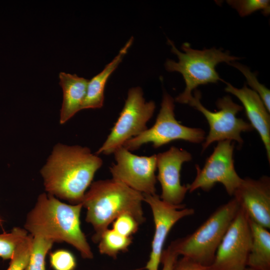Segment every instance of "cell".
<instances>
[{"mask_svg":"<svg viewBox=\"0 0 270 270\" xmlns=\"http://www.w3.org/2000/svg\"><path fill=\"white\" fill-rule=\"evenodd\" d=\"M114 154L116 164L110 167L112 178L142 194H156V154L137 156L123 146Z\"/></svg>","mask_w":270,"mask_h":270,"instance_id":"11","label":"cell"},{"mask_svg":"<svg viewBox=\"0 0 270 270\" xmlns=\"http://www.w3.org/2000/svg\"><path fill=\"white\" fill-rule=\"evenodd\" d=\"M233 196L248 218L264 228H270V178H249L242 180Z\"/></svg>","mask_w":270,"mask_h":270,"instance_id":"14","label":"cell"},{"mask_svg":"<svg viewBox=\"0 0 270 270\" xmlns=\"http://www.w3.org/2000/svg\"><path fill=\"white\" fill-rule=\"evenodd\" d=\"M3 220L0 216V226L2 227Z\"/></svg>","mask_w":270,"mask_h":270,"instance_id":"29","label":"cell"},{"mask_svg":"<svg viewBox=\"0 0 270 270\" xmlns=\"http://www.w3.org/2000/svg\"><path fill=\"white\" fill-rule=\"evenodd\" d=\"M49 256L50 266L54 270H74L76 266L75 256L67 250H57Z\"/></svg>","mask_w":270,"mask_h":270,"instance_id":"25","label":"cell"},{"mask_svg":"<svg viewBox=\"0 0 270 270\" xmlns=\"http://www.w3.org/2000/svg\"><path fill=\"white\" fill-rule=\"evenodd\" d=\"M238 70L246 77L248 84L260 98L268 112H270V90L264 85L260 84L256 74L252 72L249 68L241 64L232 62L228 64Z\"/></svg>","mask_w":270,"mask_h":270,"instance_id":"23","label":"cell"},{"mask_svg":"<svg viewBox=\"0 0 270 270\" xmlns=\"http://www.w3.org/2000/svg\"><path fill=\"white\" fill-rule=\"evenodd\" d=\"M30 254L26 270H46V258L54 242L38 236H32Z\"/></svg>","mask_w":270,"mask_h":270,"instance_id":"20","label":"cell"},{"mask_svg":"<svg viewBox=\"0 0 270 270\" xmlns=\"http://www.w3.org/2000/svg\"><path fill=\"white\" fill-rule=\"evenodd\" d=\"M227 3L236 9L241 16L262 10L264 14L270 12V1L268 0H228Z\"/></svg>","mask_w":270,"mask_h":270,"instance_id":"24","label":"cell"},{"mask_svg":"<svg viewBox=\"0 0 270 270\" xmlns=\"http://www.w3.org/2000/svg\"><path fill=\"white\" fill-rule=\"evenodd\" d=\"M134 40L130 38L118 54L99 74L88 80L86 98L82 110L101 108L104 105V91L106 82L122 61Z\"/></svg>","mask_w":270,"mask_h":270,"instance_id":"17","label":"cell"},{"mask_svg":"<svg viewBox=\"0 0 270 270\" xmlns=\"http://www.w3.org/2000/svg\"><path fill=\"white\" fill-rule=\"evenodd\" d=\"M200 96V91L195 90L188 104L204 116L210 126L208 134L202 144L203 150L214 142L229 140L242 144V132L253 130L250 123L236 116L243 107L234 102L230 96H226L217 100L218 110L212 112L202 104Z\"/></svg>","mask_w":270,"mask_h":270,"instance_id":"8","label":"cell"},{"mask_svg":"<svg viewBox=\"0 0 270 270\" xmlns=\"http://www.w3.org/2000/svg\"><path fill=\"white\" fill-rule=\"evenodd\" d=\"M174 108V98L169 94L164 93L154 124L138 136L128 140L123 146L132 151L148 143H152L154 148H158L176 140L192 143L203 142L206 138L204 131L200 128L181 124L175 118Z\"/></svg>","mask_w":270,"mask_h":270,"instance_id":"7","label":"cell"},{"mask_svg":"<svg viewBox=\"0 0 270 270\" xmlns=\"http://www.w3.org/2000/svg\"><path fill=\"white\" fill-rule=\"evenodd\" d=\"M168 42L178 61L168 59L165 63V68L168 72L180 73L186 83L184 90L176 98V101L180 104H188L192 96V91L198 86L223 81L216 70L218 64L224 62L228 64L240 59L230 56L228 51L223 52L214 48L194 50L188 42L182 44V49L184 52H182L172 40L168 39Z\"/></svg>","mask_w":270,"mask_h":270,"instance_id":"4","label":"cell"},{"mask_svg":"<svg viewBox=\"0 0 270 270\" xmlns=\"http://www.w3.org/2000/svg\"><path fill=\"white\" fill-rule=\"evenodd\" d=\"M225 91L232 94L242 104L246 115L253 128L258 132L264 146L270 162V116L262 100L253 90L246 84L238 88L226 83Z\"/></svg>","mask_w":270,"mask_h":270,"instance_id":"15","label":"cell"},{"mask_svg":"<svg viewBox=\"0 0 270 270\" xmlns=\"http://www.w3.org/2000/svg\"><path fill=\"white\" fill-rule=\"evenodd\" d=\"M245 270H253L250 268H247Z\"/></svg>","mask_w":270,"mask_h":270,"instance_id":"30","label":"cell"},{"mask_svg":"<svg viewBox=\"0 0 270 270\" xmlns=\"http://www.w3.org/2000/svg\"><path fill=\"white\" fill-rule=\"evenodd\" d=\"M240 208L238 202L233 198L218 208L192 234L173 241L170 246L178 256L210 266Z\"/></svg>","mask_w":270,"mask_h":270,"instance_id":"5","label":"cell"},{"mask_svg":"<svg viewBox=\"0 0 270 270\" xmlns=\"http://www.w3.org/2000/svg\"><path fill=\"white\" fill-rule=\"evenodd\" d=\"M178 256L170 247L164 250L161 258V263L163 265L162 270H172Z\"/></svg>","mask_w":270,"mask_h":270,"instance_id":"28","label":"cell"},{"mask_svg":"<svg viewBox=\"0 0 270 270\" xmlns=\"http://www.w3.org/2000/svg\"><path fill=\"white\" fill-rule=\"evenodd\" d=\"M172 270H209L208 267L198 264L182 256L177 260Z\"/></svg>","mask_w":270,"mask_h":270,"instance_id":"27","label":"cell"},{"mask_svg":"<svg viewBox=\"0 0 270 270\" xmlns=\"http://www.w3.org/2000/svg\"><path fill=\"white\" fill-rule=\"evenodd\" d=\"M155 108L154 102H146L140 87L130 89L119 117L96 154H114L128 140L146 130V124L152 116Z\"/></svg>","mask_w":270,"mask_h":270,"instance_id":"6","label":"cell"},{"mask_svg":"<svg viewBox=\"0 0 270 270\" xmlns=\"http://www.w3.org/2000/svg\"><path fill=\"white\" fill-rule=\"evenodd\" d=\"M32 236L28 234L17 246L6 270H26L28 265Z\"/></svg>","mask_w":270,"mask_h":270,"instance_id":"22","label":"cell"},{"mask_svg":"<svg viewBox=\"0 0 270 270\" xmlns=\"http://www.w3.org/2000/svg\"><path fill=\"white\" fill-rule=\"evenodd\" d=\"M143 195L144 201L152 210L154 224L150 258L144 269L158 270L165 241L170 230L182 218L193 215L194 210L186 208L184 204L176 206L168 204L156 194Z\"/></svg>","mask_w":270,"mask_h":270,"instance_id":"12","label":"cell"},{"mask_svg":"<svg viewBox=\"0 0 270 270\" xmlns=\"http://www.w3.org/2000/svg\"><path fill=\"white\" fill-rule=\"evenodd\" d=\"M102 164L87 147L58 144L40 170L45 190L72 204L81 203Z\"/></svg>","mask_w":270,"mask_h":270,"instance_id":"1","label":"cell"},{"mask_svg":"<svg viewBox=\"0 0 270 270\" xmlns=\"http://www.w3.org/2000/svg\"><path fill=\"white\" fill-rule=\"evenodd\" d=\"M90 186L81 203L86 210V220L95 232L94 242L98 243L110 224L123 214H130L140 224L145 222L142 193L112 178L94 182Z\"/></svg>","mask_w":270,"mask_h":270,"instance_id":"3","label":"cell"},{"mask_svg":"<svg viewBox=\"0 0 270 270\" xmlns=\"http://www.w3.org/2000/svg\"><path fill=\"white\" fill-rule=\"evenodd\" d=\"M28 235L24 228L15 227L10 232L0 234V258L10 260L18 244Z\"/></svg>","mask_w":270,"mask_h":270,"instance_id":"21","label":"cell"},{"mask_svg":"<svg viewBox=\"0 0 270 270\" xmlns=\"http://www.w3.org/2000/svg\"><path fill=\"white\" fill-rule=\"evenodd\" d=\"M139 225L134 216L125 213L119 216L114 220L112 228L123 236L132 237L138 231Z\"/></svg>","mask_w":270,"mask_h":270,"instance_id":"26","label":"cell"},{"mask_svg":"<svg viewBox=\"0 0 270 270\" xmlns=\"http://www.w3.org/2000/svg\"><path fill=\"white\" fill-rule=\"evenodd\" d=\"M132 242V237L123 236L112 228L106 230L98 242L101 254L115 259L120 252H125Z\"/></svg>","mask_w":270,"mask_h":270,"instance_id":"19","label":"cell"},{"mask_svg":"<svg viewBox=\"0 0 270 270\" xmlns=\"http://www.w3.org/2000/svg\"><path fill=\"white\" fill-rule=\"evenodd\" d=\"M192 158L189 152L176 146L156 154V179L162 187L160 198L164 202L176 206L182 204L188 187L181 184L180 170L182 164Z\"/></svg>","mask_w":270,"mask_h":270,"instance_id":"13","label":"cell"},{"mask_svg":"<svg viewBox=\"0 0 270 270\" xmlns=\"http://www.w3.org/2000/svg\"><path fill=\"white\" fill-rule=\"evenodd\" d=\"M252 241L249 218L240 208L218 248L213 262L208 267L209 270H245Z\"/></svg>","mask_w":270,"mask_h":270,"instance_id":"10","label":"cell"},{"mask_svg":"<svg viewBox=\"0 0 270 270\" xmlns=\"http://www.w3.org/2000/svg\"><path fill=\"white\" fill-rule=\"evenodd\" d=\"M82 204H66L54 196L40 194L34 207L28 214L24 229L32 236L66 242L72 245L85 259L94 257L90 246L80 227Z\"/></svg>","mask_w":270,"mask_h":270,"instance_id":"2","label":"cell"},{"mask_svg":"<svg viewBox=\"0 0 270 270\" xmlns=\"http://www.w3.org/2000/svg\"><path fill=\"white\" fill-rule=\"evenodd\" d=\"M252 245L247 268L253 270H270V232L249 218Z\"/></svg>","mask_w":270,"mask_h":270,"instance_id":"18","label":"cell"},{"mask_svg":"<svg viewBox=\"0 0 270 270\" xmlns=\"http://www.w3.org/2000/svg\"><path fill=\"white\" fill-rule=\"evenodd\" d=\"M59 78L63 92L60 122L64 124L82 110L89 80L64 72L60 73Z\"/></svg>","mask_w":270,"mask_h":270,"instance_id":"16","label":"cell"},{"mask_svg":"<svg viewBox=\"0 0 270 270\" xmlns=\"http://www.w3.org/2000/svg\"><path fill=\"white\" fill-rule=\"evenodd\" d=\"M234 143L229 140L218 142L202 168L196 166V174L188 185V192L198 189L210 190L217 183L222 184L230 196H233L242 180L234 168Z\"/></svg>","mask_w":270,"mask_h":270,"instance_id":"9","label":"cell"}]
</instances>
